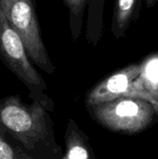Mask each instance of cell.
Instances as JSON below:
<instances>
[{"label":"cell","instance_id":"obj_5","mask_svg":"<svg viewBox=\"0 0 158 159\" xmlns=\"http://www.w3.org/2000/svg\"><path fill=\"white\" fill-rule=\"evenodd\" d=\"M141 64H131L111 75L95 86L87 96L88 107L122 98H138L152 103L158 116V102L146 89L140 78Z\"/></svg>","mask_w":158,"mask_h":159},{"label":"cell","instance_id":"obj_13","mask_svg":"<svg viewBox=\"0 0 158 159\" xmlns=\"http://www.w3.org/2000/svg\"><path fill=\"white\" fill-rule=\"evenodd\" d=\"M20 159H31V157L27 154H25L22 150H20Z\"/></svg>","mask_w":158,"mask_h":159},{"label":"cell","instance_id":"obj_11","mask_svg":"<svg viewBox=\"0 0 158 159\" xmlns=\"http://www.w3.org/2000/svg\"><path fill=\"white\" fill-rule=\"evenodd\" d=\"M20 150L0 128V159H20Z\"/></svg>","mask_w":158,"mask_h":159},{"label":"cell","instance_id":"obj_6","mask_svg":"<svg viewBox=\"0 0 158 159\" xmlns=\"http://www.w3.org/2000/svg\"><path fill=\"white\" fill-rule=\"evenodd\" d=\"M138 8V0H115L112 20V33L116 39L126 35L130 24L135 20Z\"/></svg>","mask_w":158,"mask_h":159},{"label":"cell","instance_id":"obj_10","mask_svg":"<svg viewBox=\"0 0 158 159\" xmlns=\"http://www.w3.org/2000/svg\"><path fill=\"white\" fill-rule=\"evenodd\" d=\"M31 159H38L32 158ZM61 159H89L88 150L83 139L75 131L70 129L66 134V153Z\"/></svg>","mask_w":158,"mask_h":159},{"label":"cell","instance_id":"obj_2","mask_svg":"<svg viewBox=\"0 0 158 159\" xmlns=\"http://www.w3.org/2000/svg\"><path fill=\"white\" fill-rule=\"evenodd\" d=\"M0 60L4 65L27 88L33 101L47 110H53L50 99L45 94L47 84L35 70L20 34L7 21L0 7Z\"/></svg>","mask_w":158,"mask_h":159},{"label":"cell","instance_id":"obj_4","mask_svg":"<svg viewBox=\"0 0 158 159\" xmlns=\"http://www.w3.org/2000/svg\"><path fill=\"white\" fill-rule=\"evenodd\" d=\"M96 120L118 132L136 133L147 128L156 111L152 103L138 98H122L92 108Z\"/></svg>","mask_w":158,"mask_h":159},{"label":"cell","instance_id":"obj_12","mask_svg":"<svg viewBox=\"0 0 158 159\" xmlns=\"http://www.w3.org/2000/svg\"><path fill=\"white\" fill-rule=\"evenodd\" d=\"M143 1L147 7H153L158 2V0H143Z\"/></svg>","mask_w":158,"mask_h":159},{"label":"cell","instance_id":"obj_7","mask_svg":"<svg viewBox=\"0 0 158 159\" xmlns=\"http://www.w3.org/2000/svg\"><path fill=\"white\" fill-rule=\"evenodd\" d=\"M88 16L87 22L86 38L89 44L96 46L102 35L104 0H88Z\"/></svg>","mask_w":158,"mask_h":159},{"label":"cell","instance_id":"obj_8","mask_svg":"<svg viewBox=\"0 0 158 159\" xmlns=\"http://www.w3.org/2000/svg\"><path fill=\"white\" fill-rule=\"evenodd\" d=\"M69 10V26L73 41H76L80 36L85 9L88 0H63Z\"/></svg>","mask_w":158,"mask_h":159},{"label":"cell","instance_id":"obj_3","mask_svg":"<svg viewBox=\"0 0 158 159\" xmlns=\"http://www.w3.org/2000/svg\"><path fill=\"white\" fill-rule=\"evenodd\" d=\"M7 21L21 37L31 61L48 75L55 71L42 39L34 0H0Z\"/></svg>","mask_w":158,"mask_h":159},{"label":"cell","instance_id":"obj_1","mask_svg":"<svg viewBox=\"0 0 158 159\" xmlns=\"http://www.w3.org/2000/svg\"><path fill=\"white\" fill-rule=\"evenodd\" d=\"M47 111L40 102L27 104L19 95L0 99V128L32 158L47 159L56 150Z\"/></svg>","mask_w":158,"mask_h":159},{"label":"cell","instance_id":"obj_9","mask_svg":"<svg viewBox=\"0 0 158 159\" xmlns=\"http://www.w3.org/2000/svg\"><path fill=\"white\" fill-rule=\"evenodd\" d=\"M140 78L146 89L158 102V54L151 56L142 63Z\"/></svg>","mask_w":158,"mask_h":159}]
</instances>
